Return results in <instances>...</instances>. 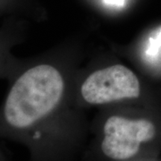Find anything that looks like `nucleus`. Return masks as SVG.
<instances>
[{"label": "nucleus", "instance_id": "6", "mask_svg": "<svg viewBox=\"0 0 161 161\" xmlns=\"http://www.w3.org/2000/svg\"><path fill=\"white\" fill-rule=\"evenodd\" d=\"M0 161H5L4 160V158H3V156L1 155V153H0Z\"/></svg>", "mask_w": 161, "mask_h": 161}, {"label": "nucleus", "instance_id": "5", "mask_svg": "<svg viewBox=\"0 0 161 161\" xmlns=\"http://www.w3.org/2000/svg\"><path fill=\"white\" fill-rule=\"evenodd\" d=\"M3 46H2V43H1V40H0V66H1V62H2V59H3Z\"/></svg>", "mask_w": 161, "mask_h": 161}, {"label": "nucleus", "instance_id": "2", "mask_svg": "<svg viewBox=\"0 0 161 161\" xmlns=\"http://www.w3.org/2000/svg\"><path fill=\"white\" fill-rule=\"evenodd\" d=\"M101 150L115 160H126L138 153L141 145L155 137L154 124L147 119L113 115L106 121Z\"/></svg>", "mask_w": 161, "mask_h": 161}, {"label": "nucleus", "instance_id": "4", "mask_svg": "<svg viewBox=\"0 0 161 161\" xmlns=\"http://www.w3.org/2000/svg\"><path fill=\"white\" fill-rule=\"evenodd\" d=\"M105 2L109 6H123L124 3H125V0H105Z\"/></svg>", "mask_w": 161, "mask_h": 161}, {"label": "nucleus", "instance_id": "1", "mask_svg": "<svg viewBox=\"0 0 161 161\" xmlns=\"http://www.w3.org/2000/svg\"><path fill=\"white\" fill-rule=\"evenodd\" d=\"M64 79L56 67L37 64L14 79L0 110V134L27 139L57 108Z\"/></svg>", "mask_w": 161, "mask_h": 161}, {"label": "nucleus", "instance_id": "3", "mask_svg": "<svg viewBox=\"0 0 161 161\" xmlns=\"http://www.w3.org/2000/svg\"><path fill=\"white\" fill-rule=\"evenodd\" d=\"M141 92L137 76L122 64L92 73L80 88V94L87 103L102 105L122 99L135 98Z\"/></svg>", "mask_w": 161, "mask_h": 161}]
</instances>
